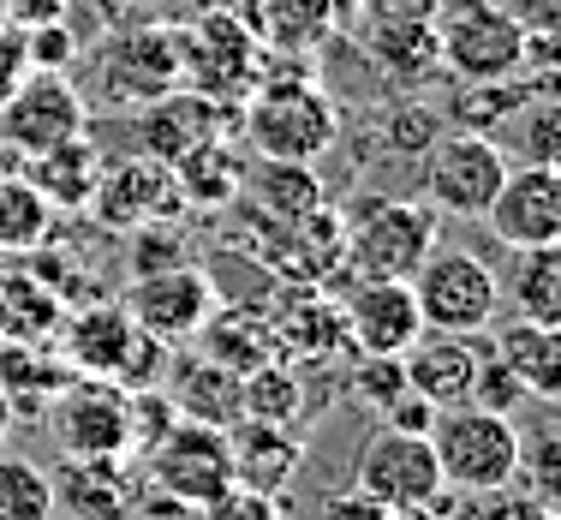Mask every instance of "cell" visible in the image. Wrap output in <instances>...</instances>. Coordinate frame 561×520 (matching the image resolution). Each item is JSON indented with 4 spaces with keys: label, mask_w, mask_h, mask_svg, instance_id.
<instances>
[{
    "label": "cell",
    "mask_w": 561,
    "mask_h": 520,
    "mask_svg": "<svg viewBox=\"0 0 561 520\" xmlns=\"http://www.w3.org/2000/svg\"><path fill=\"white\" fill-rule=\"evenodd\" d=\"M0 24H7V19H0Z\"/></svg>",
    "instance_id": "db71d44e"
},
{
    "label": "cell",
    "mask_w": 561,
    "mask_h": 520,
    "mask_svg": "<svg viewBox=\"0 0 561 520\" xmlns=\"http://www.w3.org/2000/svg\"><path fill=\"white\" fill-rule=\"evenodd\" d=\"M519 402H531V395L519 389V383H514V371H507L496 353H484V365H478V383H472V407H490V412H519Z\"/></svg>",
    "instance_id": "b9f144b4"
},
{
    "label": "cell",
    "mask_w": 561,
    "mask_h": 520,
    "mask_svg": "<svg viewBox=\"0 0 561 520\" xmlns=\"http://www.w3.org/2000/svg\"><path fill=\"white\" fill-rule=\"evenodd\" d=\"M353 490L377 497L382 509H394V515L436 509V502L448 497L431 437L389 431V425H377V431L365 437V449H358V466H353Z\"/></svg>",
    "instance_id": "9c48e42d"
},
{
    "label": "cell",
    "mask_w": 561,
    "mask_h": 520,
    "mask_svg": "<svg viewBox=\"0 0 561 520\" xmlns=\"http://www.w3.org/2000/svg\"><path fill=\"white\" fill-rule=\"evenodd\" d=\"M7 431H12V402H7V389H0V449H7Z\"/></svg>",
    "instance_id": "816d5d0a"
},
{
    "label": "cell",
    "mask_w": 561,
    "mask_h": 520,
    "mask_svg": "<svg viewBox=\"0 0 561 520\" xmlns=\"http://www.w3.org/2000/svg\"><path fill=\"white\" fill-rule=\"evenodd\" d=\"M531 90H538V84H526V78H496V84H466V90H460V102H454V126L502 144L507 120H514V109L531 97Z\"/></svg>",
    "instance_id": "836d02e7"
},
{
    "label": "cell",
    "mask_w": 561,
    "mask_h": 520,
    "mask_svg": "<svg viewBox=\"0 0 561 520\" xmlns=\"http://www.w3.org/2000/svg\"><path fill=\"white\" fill-rule=\"evenodd\" d=\"M180 263H197V246H192V234L180 228V216H162V222L131 228V275L180 270Z\"/></svg>",
    "instance_id": "8d00e7d4"
},
{
    "label": "cell",
    "mask_w": 561,
    "mask_h": 520,
    "mask_svg": "<svg viewBox=\"0 0 561 520\" xmlns=\"http://www.w3.org/2000/svg\"><path fill=\"white\" fill-rule=\"evenodd\" d=\"M263 60H270V48L227 7H197V19L180 24V84L185 90H204V97L239 109L251 97V84H257Z\"/></svg>",
    "instance_id": "8992f818"
},
{
    "label": "cell",
    "mask_w": 561,
    "mask_h": 520,
    "mask_svg": "<svg viewBox=\"0 0 561 520\" xmlns=\"http://www.w3.org/2000/svg\"><path fill=\"white\" fill-rule=\"evenodd\" d=\"M48 431L72 461H126V389L108 377H72L48 402Z\"/></svg>",
    "instance_id": "7c38bea8"
},
{
    "label": "cell",
    "mask_w": 561,
    "mask_h": 520,
    "mask_svg": "<svg viewBox=\"0 0 561 520\" xmlns=\"http://www.w3.org/2000/svg\"><path fill=\"white\" fill-rule=\"evenodd\" d=\"M96 90L102 102H114V109H131L138 114L144 102L168 97V90H180V24H119L108 43L96 48Z\"/></svg>",
    "instance_id": "ba28073f"
},
{
    "label": "cell",
    "mask_w": 561,
    "mask_h": 520,
    "mask_svg": "<svg viewBox=\"0 0 561 520\" xmlns=\"http://www.w3.org/2000/svg\"><path fill=\"white\" fill-rule=\"evenodd\" d=\"M78 132H90V102L78 97V84L66 72H31L0 102V138L19 162L60 138H78Z\"/></svg>",
    "instance_id": "4fadbf2b"
},
{
    "label": "cell",
    "mask_w": 561,
    "mask_h": 520,
    "mask_svg": "<svg viewBox=\"0 0 561 520\" xmlns=\"http://www.w3.org/2000/svg\"><path fill=\"white\" fill-rule=\"evenodd\" d=\"M412 299H419L424 329H448V336H484L502 312V282L478 251L466 246H436L431 258L412 270Z\"/></svg>",
    "instance_id": "52a82bcc"
},
{
    "label": "cell",
    "mask_w": 561,
    "mask_h": 520,
    "mask_svg": "<svg viewBox=\"0 0 561 520\" xmlns=\"http://www.w3.org/2000/svg\"><path fill=\"white\" fill-rule=\"evenodd\" d=\"M490 353L514 371V383L531 395V402H556V395H561V329L514 317V324L496 329Z\"/></svg>",
    "instance_id": "83f0119b"
},
{
    "label": "cell",
    "mask_w": 561,
    "mask_h": 520,
    "mask_svg": "<svg viewBox=\"0 0 561 520\" xmlns=\"http://www.w3.org/2000/svg\"><path fill=\"white\" fill-rule=\"evenodd\" d=\"M507 132H514L519 162H538V168L561 162V102L550 97V90H531V97L514 109V120H507Z\"/></svg>",
    "instance_id": "e575fe53"
},
{
    "label": "cell",
    "mask_w": 561,
    "mask_h": 520,
    "mask_svg": "<svg viewBox=\"0 0 561 520\" xmlns=\"http://www.w3.org/2000/svg\"><path fill=\"white\" fill-rule=\"evenodd\" d=\"M55 222L60 216L36 197V185L24 173H0V258H24V251L48 246Z\"/></svg>",
    "instance_id": "1f68e13d"
},
{
    "label": "cell",
    "mask_w": 561,
    "mask_h": 520,
    "mask_svg": "<svg viewBox=\"0 0 561 520\" xmlns=\"http://www.w3.org/2000/svg\"><path fill=\"white\" fill-rule=\"evenodd\" d=\"M502 7L519 19V31H526V36H556L561 0H502Z\"/></svg>",
    "instance_id": "c3c4849f"
},
{
    "label": "cell",
    "mask_w": 561,
    "mask_h": 520,
    "mask_svg": "<svg viewBox=\"0 0 561 520\" xmlns=\"http://www.w3.org/2000/svg\"><path fill=\"white\" fill-rule=\"evenodd\" d=\"M317 520H400L394 509H382L377 497H365V490H341V497L323 502V515Z\"/></svg>",
    "instance_id": "bcb514c9"
},
{
    "label": "cell",
    "mask_w": 561,
    "mask_h": 520,
    "mask_svg": "<svg viewBox=\"0 0 561 520\" xmlns=\"http://www.w3.org/2000/svg\"><path fill=\"white\" fill-rule=\"evenodd\" d=\"M233 102H216L204 97V90H168V97L144 102L138 120H131V144H138L144 156H156V162H180L185 150H197V144L209 138H227L233 132Z\"/></svg>",
    "instance_id": "2e32d148"
},
{
    "label": "cell",
    "mask_w": 561,
    "mask_h": 520,
    "mask_svg": "<svg viewBox=\"0 0 561 520\" xmlns=\"http://www.w3.org/2000/svg\"><path fill=\"white\" fill-rule=\"evenodd\" d=\"M144 461V478H150L156 497H168L173 509H204L216 490L233 485V455H227V431L216 425H192L173 419L168 437L150 449Z\"/></svg>",
    "instance_id": "30bf717a"
},
{
    "label": "cell",
    "mask_w": 561,
    "mask_h": 520,
    "mask_svg": "<svg viewBox=\"0 0 561 520\" xmlns=\"http://www.w3.org/2000/svg\"><path fill=\"white\" fill-rule=\"evenodd\" d=\"M507 168L514 162H507V150L496 138H478V132L454 126V132H436L431 150L419 156V192L443 222H484Z\"/></svg>",
    "instance_id": "5b68a950"
},
{
    "label": "cell",
    "mask_w": 561,
    "mask_h": 520,
    "mask_svg": "<svg viewBox=\"0 0 561 520\" xmlns=\"http://www.w3.org/2000/svg\"><path fill=\"white\" fill-rule=\"evenodd\" d=\"M514 317L561 329V246H538L514 258Z\"/></svg>",
    "instance_id": "d6a6232c"
},
{
    "label": "cell",
    "mask_w": 561,
    "mask_h": 520,
    "mask_svg": "<svg viewBox=\"0 0 561 520\" xmlns=\"http://www.w3.org/2000/svg\"><path fill=\"white\" fill-rule=\"evenodd\" d=\"M119 305H126V317L144 336H156L162 347H185L209 324V312L221 305V287L204 263H180V270L131 275L126 293H119Z\"/></svg>",
    "instance_id": "8fae6325"
},
{
    "label": "cell",
    "mask_w": 561,
    "mask_h": 520,
    "mask_svg": "<svg viewBox=\"0 0 561 520\" xmlns=\"http://www.w3.org/2000/svg\"><path fill=\"white\" fill-rule=\"evenodd\" d=\"M239 132L270 162H317L341 138V109L299 55H270L251 97L239 102Z\"/></svg>",
    "instance_id": "6da1fadb"
},
{
    "label": "cell",
    "mask_w": 561,
    "mask_h": 520,
    "mask_svg": "<svg viewBox=\"0 0 561 520\" xmlns=\"http://www.w3.org/2000/svg\"><path fill=\"white\" fill-rule=\"evenodd\" d=\"M192 347L204 359H216L221 371H233V377H245V371H257L275 359V336H270L263 305H233V299L209 312V324L192 336Z\"/></svg>",
    "instance_id": "484cf974"
},
{
    "label": "cell",
    "mask_w": 561,
    "mask_h": 520,
    "mask_svg": "<svg viewBox=\"0 0 561 520\" xmlns=\"http://www.w3.org/2000/svg\"><path fill=\"white\" fill-rule=\"evenodd\" d=\"M0 520H55V485L36 461L0 455Z\"/></svg>",
    "instance_id": "d590c367"
},
{
    "label": "cell",
    "mask_w": 561,
    "mask_h": 520,
    "mask_svg": "<svg viewBox=\"0 0 561 520\" xmlns=\"http://www.w3.org/2000/svg\"><path fill=\"white\" fill-rule=\"evenodd\" d=\"M24 55H31V72H66L78 60V31L72 19H55V24H36L24 31Z\"/></svg>",
    "instance_id": "ab89813d"
},
{
    "label": "cell",
    "mask_w": 561,
    "mask_h": 520,
    "mask_svg": "<svg viewBox=\"0 0 561 520\" xmlns=\"http://www.w3.org/2000/svg\"><path fill=\"white\" fill-rule=\"evenodd\" d=\"M436 520H502L496 515V502H490V497H460V502H443V509H436Z\"/></svg>",
    "instance_id": "681fc988"
},
{
    "label": "cell",
    "mask_w": 561,
    "mask_h": 520,
    "mask_svg": "<svg viewBox=\"0 0 561 520\" xmlns=\"http://www.w3.org/2000/svg\"><path fill=\"white\" fill-rule=\"evenodd\" d=\"M490 502H496V515H502V520H561V515H556V502L531 497V490H519V485L496 490Z\"/></svg>",
    "instance_id": "7dc6e473"
},
{
    "label": "cell",
    "mask_w": 561,
    "mask_h": 520,
    "mask_svg": "<svg viewBox=\"0 0 561 520\" xmlns=\"http://www.w3.org/2000/svg\"><path fill=\"white\" fill-rule=\"evenodd\" d=\"M382 425H389V431H412V437H431V425H436V407L424 402V395H412V389H400L389 407L377 412Z\"/></svg>",
    "instance_id": "7bdbcfd3"
},
{
    "label": "cell",
    "mask_w": 561,
    "mask_h": 520,
    "mask_svg": "<svg viewBox=\"0 0 561 520\" xmlns=\"http://www.w3.org/2000/svg\"><path fill=\"white\" fill-rule=\"evenodd\" d=\"M0 19H7L12 31H36V24L72 19V0H0Z\"/></svg>",
    "instance_id": "ee69618b"
},
{
    "label": "cell",
    "mask_w": 561,
    "mask_h": 520,
    "mask_svg": "<svg viewBox=\"0 0 561 520\" xmlns=\"http://www.w3.org/2000/svg\"><path fill=\"white\" fill-rule=\"evenodd\" d=\"M270 336H275V359L287 365H323V359H353L346 347V317H341V293L329 287H280L270 305Z\"/></svg>",
    "instance_id": "5bb4252c"
},
{
    "label": "cell",
    "mask_w": 561,
    "mask_h": 520,
    "mask_svg": "<svg viewBox=\"0 0 561 520\" xmlns=\"http://www.w3.org/2000/svg\"><path fill=\"white\" fill-rule=\"evenodd\" d=\"M90 216L114 234H131L144 222H162V216H180V192H173V173L168 162L131 150L119 162H102V180H96V197H90Z\"/></svg>",
    "instance_id": "e0dca14e"
},
{
    "label": "cell",
    "mask_w": 561,
    "mask_h": 520,
    "mask_svg": "<svg viewBox=\"0 0 561 520\" xmlns=\"http://www.w3.org/2000/svg\"><path fill=\"white\" fill-rule=\"evenodd\" d=\"M90 7H96L102 19H126V12H131V0H90Z\"/></svg>",
    "instance_id": "f907efd6"
},
{
    "label": "cell",
    "mask_w": 561,
    "mask_h": 520,
    "mask_svg": "<svg viewBox=\"0 0 561 520\" xmlns=\"http://www.w3.org/2000/svg\"><path fill=\"white\" fill-rule=\"evenodd\" d=\"M48 485H55V509L78 515V520H126L131 509H138L126 461H72V455H60V466L48 473Z\"/></svg>",
    "instance_id": "d4e9b609"
},
{
    "label": "cell",
    "mask_w": 561,
    "mask_h": 520,
    "mask_svg": "<svg viewBox=\"0 0 561 520\" xmlns=\"http://www.w3.org/2000/svg\"><path fill=\"white\" fill-rule=\"evenodd\" d=\"M484 353H490L484 336L424 329V336L400 353V371H407V389L412 395H424V402L443 412V407H466V402H472V383H478Z\"/></svg>",
    "instance_id": "d6986e66"
},
{
    "label": "cell",
    "mask_w": 561,
    "mask_h": 520,
    "mask_svg": "<svg viewBox=\"0 0 561 520\" xmlns=\"http://www.w3.org/2000/svg\"><path fill=\"white\" fill-rule=\"evenodd\" d=\"M31 78V55H24V31H12V24H0V102L12 97V90Z\"/></svg>",
    "instance_id": "f6af8a7d"
},
{
    "label": "cell",
    "mask_w": 561,
    "mask_h": 520,
    "mask_svg": "<svg viewBox=\"0 0 561 520\" xmlns=\"http://www.w3.org/2000/svg\"><path fill=\"white\" fill-rule=\"evenodd\" d=\"M317 204H329V197H323V173L311 162H270V156H257V162L239 173L233 210L251 222H299Z\"/></svg>",
    "instance_id": "7402d4cb"
},
{
    "label": "cell",
    "mask_w": 561,
    "mask_h": 520,
    "mask_svg": "<svg viewBox=\"0 0 561 520\" xmlns=\"http://www.w3.org/2000/svg\"><path fill=\"white\" fill-rule=\"evenodd\" d=\"M436 60L460 84L526 78V31L502 0H436Z\"/></svg>",
    "instance_id": "277c9868"
},
{
    "label": "cell",
    "mask_w": 561,
    "mask_h": 520,
    "mask_svg": "<svg viewBox=\"0 0 561 520\" xmlns=\"http://www.w3.org/2000/svg\"><path fill=\"white\" fill-rule=\"evenodd\" d=\"M346 389H353L365 407H377V412H382L400 389H407V371H400V359L365 353V359H353V377H346Z\"/></svg>",
    "instance_id": "f35d334b"
},
{
    "label": "cell",
    "mask_w": 561,
    "mask_h": 520,
    "mask_svg": "<svg viewBox=\"0 0 561 520\" xmlns=\"http://www.w3.org/2000/svg\"><path fill=\"white\" fill-rule=\"evenodd\" d=\"M0 173H19V156L7 150V138H0Z\"/></svg>",
    "instance_id": "f5cc1de1"
},
{
    "label": "cell",
    "mask_w": 561,
    "mask_h": 520,
    "mask_svg": "<svg viewBox=\"0 0 561 520\" xmlns=\"http://www.w3.org/2000/svg\"><path fill=\"white\" fill-rule=\"evenodd\" d=\"M305 412H311V395H305L299 365H287V359H270V365H257V371L239 377V419L293 425V431H299Z\"/></svg>",
    "instance_id": "4dcf8cb0"
},
{
    "label": "cell",
    "mask_w": 561,
    "mask_h": 520,
    "mask_svg": "<svg viewBox=\"0 0 561 520\" xmlns=\"http://www.w3.org/2000/svg\"><path fill=\"white\" fill-rule=\"evenodd\" d=\"M341 317H346V347H353V359H365V353L400 359L424 336L412 282H346L341 287Z\"/></svg>",
    "instance_id": "9a60e30c"
},
{
    "label": "cell",
    "mask_w": 561,
    "mask_h": 520,
    "mask_svg": "<svg viewBox=\"0 0 561 520\" xmlns=\"http://www.w3.org/2000/svg\"><path fill=\"white\" fill-rule=\"evenodd\" d=\"M490 234L514 251H538V246H561V173L519 162L507 168L496 204L484 210Z\"/></svg>",
    "instance_id": "ac0fdd59"
},
{
    "label": "cell",
    "mask_w": 561,
    "mask_h": 520,
    "mask_svg": "<svg viewBox=\"0 0 561 520\" xmlns=\"http://www.w3.org/2000/svg\"><path fill=\"white\" fill-rule=\"evenodd\" d=\"M227 455H233V478L251 490L287 497V485L305 466V437L293 425H263V419H239L227 425Z\"/></svg>",
    "instance_id": "603a6c76"
},
{
    "label": "cell",
    "mask_w": 561,
    "mask_h": 520,
    "mask_svg": "<svg viewBox=\"0 0 561 520\" xmlns=\"http://www.w3.org/2000/svg\"><path fill=\"white\" fill-rule=\"evenodd\" d=\"M197 520H287V509H280V497H270V490H251V485H227L216 490V497L197 509Z\"/></svg>",
    "instance_id": "74e56055"
},
{
    "label": "cell",
    "mask_w": 561,
    "mask_h": 520,
    "mask_svg": "<svg viewBox=\"0 0 561 520\" xmlns=\"http://www.w3.org/2000/svg\"><path fill=\"white\" fill-rule=\"evenodd\" d=\"M162 395L173 402V412L192 425H239V377L233 371H221L216 359H204L192 347V353H173L168 371H162Z\"/></svg>",
    "instance_id": "cb8c5ba5"
},
{
    "label": "cell",
    "mask_w": 561,
    "mask_h": 520,
    "mask_svg": "<svg viewBox=\"0 0 561 520\" xmlns=\"http://www.w3.org/2000/svg\"><path fill=\"white\" fill-rule=\"evenodd\" d=\"M341 246L353 282H412V270L443 246V216L424 197L365 192L341 210Z\"/></svg>",
    "instance_id": "7a4b0ae2"
},
{
    "label": "cell",
    "mask_w": 561,
    "mask_h": 520,
    "mask_svg": "<svg viewBox=\"0 0 561 520\" xmlns=\"http://www.w3.org/2000/svg\"><path fill=\"white\" fill-rule=\"evenodd\" d=\"M436 132H443L436 109H424V102H407V109H389V126H382V138H389L400 156H412V162H419V156L431 150Z\"/></svg>",
    "instance_id": "60d3db41"
},
{
    "label": "cell",
    "mask_w": 561,
    "mask_h": 520,
    "mask_svg": "<svg viewBox=\"0 0 561 520\" xmlns=\"http://www.w3.org/2000/svg\"><path fill=\"white\" fill-rule=\"evenodd\" d=\"M431 449L443 466V490L460 497H496L519 485V419L490 407H443L431 425Z\"/></svg>",
    "instance_id": "3957f363"
},
{
    "label": "cell",
    "mask_w": 561,
    "mask_h": 520,
    "mask_svg": "<svg viewBox=\"0 0 561 520\" xmlns=\"http://www.w3.org/2000/svg\"><path fill=\"white\" fill-rule=\"evenodd\" d=\"M60 293L31 270L0 275V341H55L60 336Z\"/></svg>",
    "instance_id": "f546056e"
},
{
    "label": "cell",
    "mask_w": 561,
    "mask_h": 520,
    "mask_svg": "<svg viewBox=\"0 0 561 520\" xmlns=\"http://www.w3.org/2000/svg\"><path fill=\"white\" fill-rule=\"evenodd\" d=\"M102 162H108V156L96 150V138L78 132V138H60V144H48V150L24 156L19 173L36 185V197H43L55 216H78V210H90V197H96Z\"/></svg>",
    "instance_id": "44dd1931"
},
{
    "label": "cell",
    "mask_w": 561,
    "mask_h": 520,
    "mask_svg": "<svg viewBox=\"0 0 561 520\" xmlns=\"http://www.w3.org/2000/svg\"><path fill=\"white\" fill-rule=\"evenodd\" d=\"M131 341H138V324L126 317V305L119 299H96V305H78V312L60 317V359L72 377H119V365H126Z\"/></svg>",
    "instance_id": "ffe728a7"
},
{
    "label": "cell",
    "mask_w": 561,
    "mask_h": 520,
    "mask_svg": "<svg viewBox=\"0 0 561 520\" xmlns=\"http://www.w3.org/2000/svg\"><path fill=\"white\" fill-rule=\"evenodd\" d=\"M245 24L257 31V43L270 55H317L329 36L341 31L335 24V0H251Z\"/></svg>",
    "instance_id": "4316f807"
},
{
    "label": "cell",
    "mask_w": 561,
    "mask_h": 520,
    "mask_svg": "<svg viewBox=\"0 0 561 520\" xmlns=\"http://www.w3.org/2000/svg\"><path fill=\"white\" fill-rule=\"evenodd\" d=\"M168 173H173V192H180V210H204L209 216V210H233L245 162L233 156L227 138H209L197 150H185L180 162H168Z\"/></svg>",
    "instance_id": "f1b7e54d"
}]
</instances>
